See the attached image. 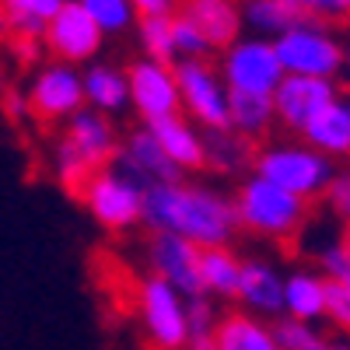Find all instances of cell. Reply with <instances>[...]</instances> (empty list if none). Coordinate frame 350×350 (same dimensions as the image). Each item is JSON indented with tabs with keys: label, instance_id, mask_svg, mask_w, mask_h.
I'll list each match as a JSON object with an SVG mask.
<instances>
[{
	"label": "cell",
	"instance_id": "obj_1",
	"mask_svg": "<svg viewBox=\"0 0 350 350\" xmlns=\"http://www.w3.org/2000/svg\"><path fill=\"white\" fill-rule=\"evenodd\" d=\"M144 228L172 231L200 249L231 245L239 235L235 200L203 183H161L144 189Z\"/></svg>",
	"mask_w": 350,
	"mask_h": 350
},
{
	"label": "cell",
	"instance_id": "obj_2",
	"mask_svg": "<svg viewBox=\"0 0 350 350\" xmlns=\"http://www.w3.org/2000/svg\"><path fill=\"white\" fill-rule=\"evenodd\" d=\"M116 151H120V133H116L112 116L95 112V109H81L64 123L60 144L53 151V172L56 183L64 186V193L81 196V189L88 186V179L112 165Z\"/></svg>",
	"mask_w": 350,
	"mask_h": 350
},
{
	"label": "cell",
	"instance_id": "obj_3",
	"mask_svg": "<svg viewBox=\"0 0 350 350\" xmlns=\"http://www.w3.org/2000/svg\"><path fill=\"white\" fill-rule=\"evenodd\" d=\"M235 214H239V231H249L256 239L267 242H295L308 221L312 203L280 189L277 183L262 179L249 172L235 189Z\"/></svg>",
	"mask_w": 350,
	"mask_h": 350
},
{
	"label": "cell",
	"instance_id": "obj_4",
	"mask_svg": "<svg viewBox=\"0 0 350 350\" xmlns=\"http://www.w3.org/2000/svg\"><path fill=\"white\" fill-rule=\"evenodd\" d=\"M252 172L277 183L280 189L308 200V203L323 200L329 179L336 175L333 158L319 154L305 140H298V144H284V140L280 144H262L252 154Z\"/></svg>",
	"mask_w": 350,
	"mask_h": 350
},
{
	"label": "cell",
	"instance_id": "obj_5",
	"mask_svg": "<svg viewBox=\"0 0 350 350\" xmlns=\"http://www.w3.org/2000/svg\"><path fill=\"white\" fill-rule=\"evenodd\" d=\"M273 49L280 56L284 74H301V77H326L336 81L343 74V53L347 46L336 39V32L323 21L301 18L273 39Z\"/></svg>",
	"mask_w": 350,
	"mask_h": 350
},
{
	"label": "cell",
	"instance_id": "obj_6",
	"mask_svg": "<svg viewBox=\"0 0 350 350\" xmlns=\"http://www.w3.org/2000/svg\"><path fill=\"white\" fill-rule=\"evenodd\" d=\"M133 308L151 350H189L186 298L172 284L154 273L140 277L133 287Z\"/></svg>",
	"mask_w": 350,
	"mask_h": 350
},
{
	"label": "cell",
	"instance_id": "obj_7",
	"mask_svg": "<svg viewBox=\"0 0 350 350\" xmlns=\"http://www.w3.org/2000/svg\"><path fill=\"white\" fill-rule=\"evenodd\" d=\"M77 200L92 214V221L102 231H112V235H123V231H133L137 224H144V186L133 183L116 165L98 168Z\"/></svg>",
	"mask_w": 350,
	"mask_h": 350
},
{
	"label": "cell",
	"instance_id": "obj_8",
	"mask_svg": "<svg viewBox=\"0 0 350 350\" xmlns=\"http://www.w3.org/2000/svg\"><path fill=\"white\" fill-rule=\"evenodd\" d=\"M217 70L228 84V92H249V95H273V88L284 81V67L273 49V39H262V36H239L231 46H224Z\"/></svg>",
	"mask_w": 350,
	"mask_h": 350
},
{
	"label": "cell",
	"instance_id": "obj_9",
	"mask_svg": "<svg viewBox=\"0 0 350 350\" xmlns=\"http://www.w3.org/2000/svg\"><path fill=\"white\" fill-rule=\"evenodd\" d=\"M179 81L183 116L193 120L200 130H228V84L211 60H179L175 64Z\"/></svg>",
	"mask_w": 350,
	"mask_h": 350
},
{
	"label": "cell",
	"instance_id": "obj_10",
	"mask_svg": "<svg viewBox=\"0 0 350 350\" xmlns=\"http://www.w3.org/2000/svg\"><path fill=\"white\" fill-rule=\"evenodd\" d=\"M28 109L46 126H64L74 112L84 109V84L81 70L64 60H49L28 81Z\"/></svg>",
	"mask_w": 350,
	"mask_h": 350
},
{
	"label": "cell",
	"instance_id": "obj_11",
	"mask_svg": "<svg viewBox=\"0 0 350 350\" xmlns=\"http://www.w3.org/2000/svg\"><path fill=\"white\" fill-rule=\"evenodd\" d=\"M102 42H105L102 28L88 18V11L77 0H67V4L46 21V32H42V49L53 60H64V64H74V67L92 64L102 53Z\"/></svg>",
	"mask_w": 350,
	"mask_h": 350
},
{
	"label": "cell",
	"instance_id": "obj_12",
	"mask_svg": "<svg viewBox=\"0 0 350 350\" xmlns=\"http://www.w3.org/2000/svg\"><path fill=\"white\" fill-rule=\"evenodd\" d=\"M126 81H130V109L140 116V123H154V120H165V116L183 112L175 64L140 56V60L126 67Z\"/></svg>",
	"mask_w": 350,
	"mask_h": 350
},
{
	"label": "cell",
	"instance_id": "obj_13",
	"mask_svg": "<svg viewBox=\"0 0 350 350\" xmlns=\"http://www.w3.org/2000/svg\"><path fill=\"white\" fill-rule=\"evenodd\" d=\"M200 245H193L183 235L172 231H151L148 235V273L161 277L172 284L183 298H200L203 295V280H200Z\"/></svg>",
	"mask_w": 350,
	"mask_h": 350
},
{
	"label": "cell",
	"instance_id": "obj_14",
	"mask_svg": "<svg viewBox=\"0 0 350 350\" xmlns=\"http://www.w3.org/2000/svg\"><path fill=\"white\" fill-rule=\"evenodd\" d=\"M333 98H340V95H336V81L284 74V81L273 88V112H277V123H280L284 130H291V133H301Z\"/></svg>",
	"mask_w": 350,
	"mask_h": 350
},
{
	"label": "cell",
	"instance_id": "obj_15",
	"mask_svg": "<svg viewBox=\"0 0 350 350\" xmlns=\"http://www.w3.org/2000/svg\"><path fill=\"white\" fill-rule=\"evenodd\" d=\"M112 165L126 172L133 183H140L144 189L148 186H161V183H179L183 179V168L175 165L165 151H161V144L158 137L151 133L148 123H140L126 133V140H120V151H116Z\"/></svg>",
	"mask_w": 350,
	"mask_h": 350
},
{
	"label": "cell",
	"instance_id": "obj_16",
	"mask_svg": "<svg viewBox=\"0 0 350 350\" xmlns=\"http://www.w3.org/2000/svg\"><path fill=\"white\" fill-rule=\"evenodd\" d=\"M235 301L242 312L259 319H280L284 315V273L267 259H242V277H239V295Z\"/></svg>",
	"mask_w": 350,
	"mask_h": 350
},
{
	"label": "cell",
	"instance_id": "obj_17",
	"mask_svg": "<svg viewBox=\"0 0 350 350\" xmlns=\"http://www.w3.org/2000/svg\"><path fill=\"white\" fill-rule=\"evenodd\" d=\"M81 84H84V105L105 112V116H120L130 109V81H126V67H116L105 60H92L81 70Z\"/></svg>",
	"mask_w": 350,
	"mask_h": 350
},
{
	"label": "cell",
	"instance_id": "obj_18",
	"mask_svg": "<svg viewBox=\"0 0 350 350\" xmlns=\"http://www.w3.org/2000/svg\"><path fill=\"white\" fill-rule=\"evenodd\" d=\"M151 133L158 137L161 144V151L179 165L183 172H200L203 168V130L186 120L183 112H175V116H165V120H154L148 123Z\"/></svg>",
	"mask_w": 350,
	"mask_h": 350
},
{
	"label": "cell",
	"instance_id": "obj_19",
	"mask_svg": "<svg viewBox=\"0 0 350 350\" xmlns=\"http://www.w3.org/2000/svg\"><path fill=\"white\" fill-rule=\"evenodd\" d=\"M183 11L196 21V28L207 42L214 46V53H221L224 46H231L242 36V4L239 0H186Z\"/></svg>",
	"mask_w": 350,
	"mask_h": 350
},
{
	"label": "cell",
	"instance_id": "obj_20",
	"mask_svg": "<svg viewBox=\"0 0 350 350\" xmlns=\"http://www.w3.org/2000/svg\"><path fill=\"white\" fill-rule=\"evenodd\" d=\"M214 350H284L273 336V326L249 312H224L211 340Z\"/></svg>",
	"mask_w": 350,
	"mask_h": 350
},
{
	"label": "cell",
	"instance_id": "obj_21",
	"mask_svg": "<svg viewBox=\"0 0 350 350\" xmlns=\"http://www.w3.org/2000/svg\"><path fill=\"white\" fill-rule=\"evenodd\" d=\"M298 137L326 158H350V109H347V102L333 98Z\"/></svg>",
	"mask_w": 350,
	"mask_h": 350
},
{
	"label": "cell",
	"instance_id": "obj_22",
	"mask_svg": "<svg viewBox=\"0 0 350 350\" xmlns=\"http://www.w3.org/2000/svg\"><path fill=\"white\" fill-rule=\"evenodd\" d=\"M326 287L329 280L319 270H295L284 277V315L298 323L326 319Z\"/></svg>",
	"mask_w": 350,
	"mask_h": 350
},
{
	"label": "cell",
	"instance_id": "obj_23",
	"mask_svg": "<svg viewBox=\"0 0 350 350\" xmlns=\"http://www.w3.org/2000/svg\"><path fill=\"white\" fill-rule=\"evenodd\" d=\"M242 277V256L231 245H214L200 252V280L203 295L214 301H235Z\"/></svg>",
	"mask_w": 350,
	"mask_h": 350
},
{
	"label": "cell",
	"instance_id": "obj_24",
	"mask_svg": "<svg viewBox=\"0 0 350 350\" xmlns=\"http://www.w3.org/2000/svg\"><path fill=\"white\" fill-rule=\"evenodd\" d=\"M252 154H256V140L235 130H203V168L231 175V172L252 168Z\"/></svg>",
	"mask_w": 350,
	"mask_h": 350
},
{
	"label": "cell",
	"instance_id": "obj_25",
	"mask_svg": "<svg viewBox=\"0 0 350 350\" xmlns=\"http://www.w3.org/2000/svg\"><path fill=\"white\" fill-rule=\"evenodd\" d=\"M277 123L273 95H249V92H231L228 98V130H235L249 140H262Z\"/></svg>",
	"mask_w": 350,
	"mask_h": 350
},
{
	"label": "cell",
	"instance_id": "obj_26",
	"mask_svg": "<svg viewBox=\"0 0 350 350\" xmlns=\"http://www.w3.org/2000/svg\"><path fill=\"white\" fill-rule=\"evenodd\" d=\"M67 0H0V21L14 39H42L46 21Z\"/></svg>",
	"mask_w": 350,
	"mask_h": 350
},
{
	"label": "cell",
	"instance_id": "obj_27",
	"mask_svg": "<svg viewBox=\"0 0 350 350\" xmlns=\"http://www.w3.org/2000/svg\"><path fill=\"white\" fill-rule=\"evenodd\" d=\"M295 21H301V14L291 0H242V25L252 28V36L277 39Z\"/></svg>",
	"mask_w": 350,
	"mask_h": 350
},
{
	"label": "cell",
	"instance_id": "obj_28",
	"mask_svg": "<svg viewBox=\"0 0 350 350\" xmlns=\"http://www.w3.org/2000/svg\"><path fill=\"white\" fill-rule=\"evenodd\" d=\"M273 336L284 350H350V340L326 336L315 323H298V319L280 315L273 323Z\"/></svg>",
	"mask_w": 350,
	"mask_h": 350
},
{
	"label": "cell",
	"instance_id": "obj_29",
	"mask_svg": "<svg viewBox=\"0 0 350 350\" xmlns=\"http://www.w3.org/2000/svg\"><path fill=\"white\" fill-rule=\"evenodd\" d=\"M77 4L102 28V36H123L130 28H137L133 0H77Z\"/></svg>",
	"mask_w": 350,
	"mask_h": 350
},
{
	"label": "cell",
	"instance_id": "obj_30",
	"mask_svg": "<svg viewBox=\"0 0 350 350\" xmlns=\"http://www.w3.org/2000/svg\"><path fill=\"white\" fill-rule=\"evenodd\" d=\"M137 39L144 56L161 64H175V39H172V18H137Z\"/></svg>",
	"mask_w": 350,
	"mask_h": 350
},
{
	"label": "cell",
	"instance_id": "obj_31",
	"mask_svg": "<svg viewBox=\"0 0 350 350\" xmlns=\"http://www.w3.org/2000/svg\"><path fill=\"white\" fill-rule=\"evenodd\" d=\"M172 39H175V56H179V60H211L214 56V46L207 42V36L200 32L196 21L186 11L172 14Z\"/></svg>",
	"mask_w": 350,
	"mask_h": 350
},
{
	"label": "cell",
	"instance_id": "obj_32",
	"mask_svg": "<svg viewBox=\"0 0 350 350\" xmlns=\"http://www.w3.org/2000/svg\"><path fill=\"white\" fill-rule=\"evenodd\" d=\"M221 323V312L214 305V298L200 295V298H186V326H189V350L207 347L214 340V329Z\"/></svg>",
	"mask_w": 350,
	"mask_h": 350
},
{
	"label": "cell",
	"instance_id": "obj_33",
	"mask_svg": "<svg viewBox=\"0 0 350 350\" xmlns=\"http://www.w3.org/2000/svg\"><path fill=\"white\" fill-rule=\"evenodd\" d=\"M298 8L301 18H312V21H323L329 28L336 25H350V0H291Z\"/></svg>",
	"mask_w": 350,
	"mask_h": 350
},
{
	"label": "cell",
	"instance_id": "obj_34",
	"mask_svg": "<svg viewBox=\"0 0 350 350\" xmlns=\"http://www.w3.org/2000/svg\"><path fill=\"white\" fill-rule=\"evenodd\" d=\"M326 319L350 336V280H329L326 287Z\"/></svg>",
	"mask_w": 350,
	"mask_h": 350
},
{
	"label": "cell",
	"instance_id": "obj_35",
	"mask_svg": "<svg viewBox=\"0 0 350 350\" xmlns=\"http://www.w3.org/2000/svg\"><path fill=\"white\" fill-rule=\"evenodd\" d=\"M323 200H326V207H329L343 224H350V172H336V175H333L329 186H326V193H323Z\"/></svg>",
	"mask_w": 350,
	"mask_h": 350
},
{
	"label": "cell",
	"instance_id": "obj_36",
	"mask_svg": "<svg viewBox=\"0 0 350 350\" xmlns=\"http://www.w3.org/2000/svg\"><path fill=\"white\" fill-rule=\"evenodd\" d=\"M319 273H323L326 280H350V259L340 249V242H333V245H326L323 252H319Z\"/></svg>",
	"mask_w": 350,
	"mask_h": 350
},
{
	"label": "cell",
	"instance_id": "obj_37",
	"mask_svg": "<svg viewBox=\"0 0 350 350\" xmlns=\"http://www.w3.org/2000/svg\"><path fill=\"white\" fill-rule=\"evenodd\" d=\"M0 112H4L11 123H25L28 116H32V109H28V95L21 92V88H4V92H0Z\"/></svg>",
	"mask_w": 350,
	"mask_h": 350
},
{
	"label": "cell",
	"instance_id": "obj_38",
	"mask_svg": "<svg viewBox=\"0 0 350 350\" xmlns=\"http://www.w3.org/2000/svg\"><path fill=\"white\" fill-rule=\"evenodd\" d=\"M137 18H172L183 11V0H133Z\"/></svg>",
	"mask_w": 350,
	"mask_h": 350
},
{
	"label": "cell",
	"instance_id": "obj_39",
	"mask_svg": "<svg viewBox=\"0 0 350 350\" xmlns=\"http://www.w3.org/2000/svg\"><path fill=\"white\" fill-rule=\"evenodd\" d=\"M340 249L347 252V259H350V224L343 228V235H340Z\"/></svg>",
	"mask_w": 350,
	"mask_h": 350
},
{
	"label": "cell",
	"instance_id": "obj_40",
	"mask_svg": "<svg viewBox=\"0 0 350 350\" xmlns=\"http://www.w3.org/2000/svg\"><path fill=\"white\" fill-rule=\"evenodd\" d=\"M343 74H347V84H350V46H347V53H343Z\"/></svg>",
	"mask_w": 350,
	"mask_h": 350
},
{
	"label": "cell",
	"instance_id": "obj_41",
	"mask_svg": "<svg viewBox=\"0 0 350 350\" xmlns=\"http://www.w3.org/2000/svg\"><path fill=\"white\" fill-rule=\"evenodd\" d=\"M196 350H214V347H211V343H207V347H196Z\"/></svg>",
	"mask_w": 350,
	"mask_h": 350
},
{
	"label": "cell",
	"instance_id": "obj_42",
	"mask_svg": "<svg viewBox=\"0 0 350 350\" xmlns=\"http://www.w3.org/2000/svg\"><path fill=\"white\" fill-rule=\"evenodd\" d=\"M343 102H347V109H350V95H347V98H343Z\"/></svg>",
	"mask_w": 350,
	"mask_h": 350
}]
</instances>
